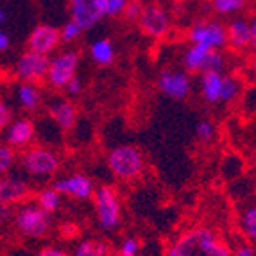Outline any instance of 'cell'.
Segmentation results:
<instances>
[{
	"mask_svg": "<svg viewBox=\"0 0 256 256\" xmlns=\"http://www.w3.org/2000/svg\"><path fill=\"white\" fill-rule=\"evenodd\" d=\"M165 256H231V248L215 230L194 226L168 244Z\"/></svg>",
	"mask_w": 256,
	"mask_h": 256,
	"instance_id": "cell-1",
	"label": "cell"
},
{
	"mask_svg": "<svg viewBox=\"0 0 256 256\" xmlns=\"http://www.w3.org/2000/svg\"><path fill=\"white\" fill-rule=\"evenodd\" d=\"M106 163L111 174L124 183H131V181L138 180L146 168L144 154L132 144H122V146L113 147L108 152Z\"/></svg>",
	"mask_w": 256,
	"mask_h": 256,
	"instance_id": "cell-2",
	"label": "cell"
},
{
	"mask_svg": "<svg viewBox=\"0 0 256 256\" xmlns=\"http://www.w3.org/2000/svg\"><path fill=\"white\" fill-rule=\"evenodd\" d=\"M92 201L98 228L104 231L118 230L122 224V201L115 188L110 184L97 186Z\"/></svg>",
	"mask_w": 256,
	"mask_h": 256,
	"instance_id": "cell-3",
	"label": "cell"
},
{
	"mask_svg": "<svg viewBox=\"0 0 256 256\" xmlns=\"http://www.w3.org/2000/svg\"><path fill=\"white\" fill-rule=\"evenodd\" d=\"M22 166L24 170L36 178H52L58 174L61 166L60 156L45 147H29L22 154Z\"/></svg>",
	"mask_w": 256,
	"mask_h": 256,
	"instance_id": "cell-4",
	"label": "cell"
},
{
	"mask_svg": "<svg viewBox=\"0 0 256 256\" xmlns=\"http://www.w3.org/2000/svg\"><path fill=\"white\" fill-rule=\"evenodd\" d=\"M79 60H81V56L76 50H66V52H61V54L54 56L50 60V63H48L47 79H45V81H47L54 90H64L66 84L77 76Z\"/></svg>",
	"mask_w": 256,
	"mask_h": 256,
	"instance_id": "cell-5",
	"label": "cell"
},
{
	"mask_svg": "<svg viewBox=\"0 0 256 256\" xmlns=\"http://www.w3.org/2000/svg\"><path fill=\"white\" fill-rule=\"evenodd\" d=\"M16 228L24 236L30 238H42L50 231L52 217L38 204H26L16 214Z\"/></svg>",
	"mask_w": 256,
	"mask_h": 256,
	"instance_id": "cell-6",
	"label": "cell"
},
{
	"mask_svg": "<svg viewBox=\"0 0 256 256\" xmlns=\"http://www.w3.org/2000/svg\"><path fill=\"white\" fill-rule=\"evenodd\" d=\"M138 27L146 36L152 40H162L165 38L172 30V18L163 6L156 4H146L144 11H142L140 18H138Z\"/></svg>",
	"mask_w": 256,
	"mask_h": 256,
	"instance_id": "cell-7",
	"label": "cell"
},
{
	"mask_svg": "<svg viewBox=\"0 0 256 256\" xmlns=\"http://www.w3.org/2000/svg\"><path fill=\"white\" fill-rule=\"evenodd\" d=\"M188 40L190 43L222 50L224 47H228L226 26L217 20H199L188 29Z\"/></svg>",
	"mask_w": 256,
	"mask_h": 256,
	"instance_id": "cell-8",
	"label": "cell"
},
{
	"mask_svg": "<svg viewBox=\"0 0 256 256\" xmlns=\"http://www.w3.org/2000/svg\"><path fill=\"white\" fill-rule=\"evenodd\" d=\"M50 58L45 54H38L27 48L24 54L20 56L16 66H14V74L22 82H30V84H40L47 79V70Z\"/></svg>",
	"mask_w": 256,
	"mask_h": 256,
	"instance_id": "cell-9",
	"label": "cell"
},
{
	"mask_svg": "<svg viewBox=\"0 0 256 256\" xmlns=\"http://www.w3.org/2000/svg\"><path fill=\"white\" fill-rule=\"evenodd\" d=\"M108 0H70V16L82 30H90L106 18Z\"/></svg>",
	"mask_w": 256,
	"mask_h": 256,
	"instance_id": "cell-10",
	"label": "cell"
},
{
	"mask_svg": "<svg viewBox=\"0 0 256 256\" xmlns=\"http://www.w3.org/2000/svg\"><path fill=\"white\" fill-rule=\"evenodd\" d=\"M158 90L172 100H184L192 94V79L184 70L165 68L160 72Z\"/></svg>",
	"mask_w": 256,
	"mask_h": 256,
	"instance_id": "cell-11",
	"label": "cell"
},
{
	"mask_svg": "<svg viewBox=\"0 0 256 256\" xmlns=\"http://www.w3.org/2000/svg\"><path fill=\"white\" fill-rule=\"evenodd\" d=\"M54 188L61 196H66L70 199H77V201H88L95 194V184L94 180L86 174H72L68 178L56 181Z\"/></svg>",
	"mask_w": 256,
	"mask_h": 256,
	"instance_id": "cell-12",
	"label": "cell"
},
{
	"mask_svg": "<svg viewBox=\"0 0 256 256\" xmlns=\"http://www.w3.org/2000/svg\"><path fill=\"white\" fill-rule=\"evenodd\" d=\"M60 43L61 36L58 27L48 26V24H40L30 30L29 38H27V48L32 52H38V54L48 56L58 48Z\"/></svg>",
	"mask_w": 256,
	"mask_h": 256,
	"instance_id": "cell-13",
	"label": "cell"
},
{
	"mask_svg": "<svg viewBox=\"0 0 256 256\" xmlns=\"http://www.w3.org/2000/svg\"><path fill=\"white\" fill-rule=\"evenodd\" d=\"M30 196H32V190L26 181L14 180V178L0 180V204L2 206L26 202L29 201Z\"/></svg>",
	"mask_w": 256,
	"mask_h": 256,
	"instance_id": "cell-14",
	"label": "cell"
},
{
	"mask_svg": "<svg viewBox=\"0 0 256 256\" xmlns=\"http://www.w3.org/2000/svg\"><path fill=\"white\" fill-rule=\"evenodd\" d=\"M48 116L54 120L56 126H58L61 131L68 132L77 126L79 110H77L76 104L70 102V100H60V102H54L48 106Z\"/></svg>",
	"mask_w": 256,
	"mask_h": 256,
	"instance_id": "cell-15",
	"label": "cell"
},
{
	"mask_svg": "<svg viewBox=\"0 0 256 256\" xmlns=\"http://www.w3.org/2000/svg\"><path fill=\"white\" fill-rule=\"evenodd\" d=\"M36 134V126L30 118H20L9 126L8 144L13 149H24L29 144H32Z\"/></svg>",
	"mask_w": 256,
	"mask_h": 256,
	"instance_id": "cell-16",
	"label": "cell"
},
{
	"mask_svg": "<svg viewBox=\"0 0 256 256\" xmlns=\"http://www.w3.org/2000/svg\"><path fill=\"white\" fill-rule=\"evenodd\" d=\"M228 47L233 50H246L249 48V22L244 18H235L226 26Z\"/></svg>",
	"mask_w": 256,
	"mask_h": 256,
	"instance_id": "cell-17",
	"label": "cell"
},
{
	"mask_svg": "<svg viewBox=\"0 0 256 256\" xmlns=\"http://www.w3.org/2000/svg\"><path fill=\"white\" fill-rule=\"evenodd\" d=\"M215 48H208L204 45L192 43L183 54V68L188 74H202L204 72L206 61H208L210 52Z\"/></svg>",
	"mask_w": 256,
	"mask_h": 256,
	"instance_id": "cell-18",
	"label": "cell"
},
{
	"mask_svg": "<svg viewBox=\"0 0 256 256\" xmlns=\"http://www.w3.org/2000/svg\"><path fill=\"white\" fill-rule=\"evenodd\" d=\"M222 72H202L201 74V95L208 104H220V90H222Z\"/></svg>",
	"mask_w": 256,
	"mask_h": 256,
	"instance_id": "cell-19",
	"label": "cell"
},
{
	"mask_svg": "<svg viewBox=\"0 0 256 256\" xmlns=\"http://www.w3.org/2000/svg\"><path fill=\"white\" fill-rule=\"evenodd\" d=\"M90 56L95 64H98V66H108V64H111L115 61V47H113L111 40H108V38L95 40L90 47Z\"/></svg>",
	"mask_w": 256,
	"mask_h": 256,
	"instance_id": "cell-20",
	"label": "cell"
},
{
	"mask_svg": "<svg viewBox=\"0 0 256 256\" xmlns=\"http://www.w3.org/2000/svg\"><path fill=\"white\" fill-rule=\"evenodd\" d=\"M18 98H20L22 108L29 113L36 111L42 104V97H40L38 84H30V82H22L18 88Z\"/></svg>",
	"mask_w": 256,
	"mask_h": 256,
	"instance_id": "cell-21",
	"label": "cell"
},
{
	"mask_svg": "<svg viewBox=\"0 0 256 256\" xmlns=\"http://www.w3.org/2000/svg\"><path fill=\"white\" fill-rule=\"evenodd\" d=\"M70 256H110V246L102 240H82Z\"/></svg>",
	"mask_w": 256,
	"mask_h": 256,
	"instance_id": "cell-22",
	"label": "cell"
},
{
	"mask_svg": "<svg viewBox=\"0 0 256 256\" xmlns=\"http://www.w3.org/2000/svg\"><path fill=\"white\" fill-rule=\"evenodd\" d=\"M36 204L42 210H45L47 214H54L61 206V194L58 192L54 186L45 188V190H42V192L36 196Z\"/></svg>",
	"mask_w": 256,
	"mask_h": 256,
	"instance_id": "cell-23",
	"label": "cell"
},
{
	"mask_svg": "<svg viewBox=\"0 0 256 256\" xmlns=\"http://www.w3.org/2000/svg\"><path fill=\"white\" fill-rule=\"evenodd\" d=\"M242 90V84L236 77L233 76H224L222 79V90H220V102L222 104H230L235 102V98L240 95Z\"/></svg>",
	"mask_w": 256,
	"mask_h": 256,
	"instance_id": "cell-24",
	"label": "cell"
},
{
	"mask_svg": "<svg viewBox=\"0 0 256 256\" xmlns=\"http://www.w3.org/2000/svg\"><path fill=\"white\" fill-rule=\"evenodd\" d=\"M212 9L217 14H235L248 6V0H210Z\"/></svg>",
	"mask_w": 256,
	"mask_h": 256,
	"instance_id": "cell-25",
	"label": "cell"
},
{
	"mask_svg": "<svg viewBox=\"0 0 256 256\" xmlns=\"http://www.w3.org/2000/svg\"><path fill=\"white\" fill-rule=\"evenodd\" d=\"M240 230L249 240H256V206H251L242 214Z\"/></svg>",
	"mask_w": 256,
	"mask_h": 256,
	"instance_id": "cell-26",
	"label": "cell"
},
{
	"mask_svg": "<svg viewBox=\"0 0 256 256\" xmlns=\"http://www.w3.org/2000/svg\"><path fill=\"white\" fill-rule=\"evenodd\" d=\"M215 132H217V131H215V126H214V122H212V120L202 118V120H199V122H197L196 136H197V140H199V142H202V144H210V142H214Z\"/></svg>",
	"mask_w": 256,
	"mask_h": 256,
	"instance_id": "cell-27",
	"label": "cell"
},
{
	"mask_svg": "<svg viewBox=\"0 0 256 256\" xmlns=\"http://www.w3.org/2000/svg\"><path fill=\"white\" fill-rule=\"evenodd\" d=\"M82 32H84V30H82L81 27L77 26V24L74 20H70V22H66V24H64V26L60 29L61 42H64V43H74V42H77V40L81 38Z\"/></svg>",
	"mask_w": 256,
	"mask_h": 256,
	"instance_id": "cell-28",
	"label": "cell"
},
{
	"mask_svg": "<svg viewBox=\"0 0 256 256\" xmlns=\"http://www.w3.org/2000/svg\"><path fill=\"white\" fill-rule=\"evenodd\" d=\"M226 66V58L222 54V50H212L206 61L204 72H222Z\"/></svg>",
	"mask_w": 256,
	"mask_h": 256,
	"instance_id": "cell-29",
	"label": "cell"
},
{
	"mask_svg": "<svg viewBox=\"0 0 256 256\" xmlns=\"http://www.w3.org/2000/svg\"><path fill=\"white\" fill-rule=\"evenodd\" d=\"M140 240L134 238V236H128V238L122 240L118 248V256H138L140 252Z\"/></svg>",
	"mask_w": 256,
	"mask_h": 256,
	"instance_id": "cell-30",
	"label": "cell"
},
{
	"mask_svg": "<svg viewBox=\"0 0 256 256\" xmlns=\"http://www.w3.org/2000/svg\"><path fill=\"white\" fill-rule=\"evenodd\" d=\"M14 149L11 146H0V174H6V172L13 166L14 163Z\"/></svg>",
	"mask_w": 256,
	"mask_h": 256,
	"instance_id": "cell-31",
	"label": "cell"
},
{
	"mask_svg": "<svg viewBox=\"0 0 256 256\" xmlns=\"http://www.w3.org/2000/svg\"><path fill=\"white\" fill-rule=\"evenodd\" d=\"M142 11H144V2H142V0H129L122 16L128 22H138Z\"/></svg>",
	"mask_w": 256,
	"mask_h": 256,
	"instance_id": "cell-32",
	"label": "cell"
},
{
	"mask_svg": "<svg viewBox=\"0 0 256 256\" xmlns=\"http://www.w3.org/2000/svg\"><path fill=\"white\" fill-rule=\"evenodd\" d=\"M129 0H108V9H106V16L116 18L122 16L126 6H128Z\"/></svg>",
	"mask_w": 256,
	"mask_h": 256,
	"instance_id": "cell-33",
	"label": "cell"
},
{
	"mask_svg": "<svg viewBox=\"0 0 256 256\" xmlns=\"http://www.w3.org/2000/svg\"><path fill=\"white\" fill-rule=\"evenodd\" d=\"M11 120H13V111H11V108L0 98V131L8 128V126L11 124Z\"/></svg>",
	"mask_w": 256,
	"mask_h": 256,
	"instance_id": "cell-34",
	"label": "cell"
},
{
	"mask_svg": "<svg viewBox=\"0 0 256 256\" xmlns=\"http://www.w3.org/2000/svg\"><path fill=\"white\" fill-rule=\"evenodd\" d=\"M231 256H256V251L251 244H238L235 249H231Z\"/></svg>",
	"mask_w": 256,
	"mask_h": 256,
	"instance_id": "cell-35",
	"label": "cell"
},
{
	"mask_svg": "<svg viewBox=\"0 0 256 256\" xmlns=\"http://www.w3.org/2000/svg\"><path fill=\"white\" fill-rule=\"evenodd\" d=\"M64 90L68 92L70 95H79L82 92V81L76 76L72 79V81H70L68 84H66V88H64Z\"/></svg>",
	"mask_w": 256,
	"mask_h": 256,
	"instance_id": "cell-36",
	"label": "cell"
},
{
	"mask_svg": "<svg viewBox=\"0 0 256 256\" xmlns=\"http://www.w3.org/2000/svg\"><path fill=\"white\" fill-rule=\"evenodd\" d=\"M38 256H70L66 251L58 248H43L42 251L38 252Z\"/></svg>",
	"mask_w": 256,
	"mask_h": 256,
	"instance_id": "cell-37",
	"label": "cell"
},
{
	"mask_svg": "<svg viewBox=\"0 0 256 256\" xmlns=\"http://www.w3.org/2000/svg\"><path fill=\"white\" fill-rule=\"evenodd\" d=\"M249 48L256 50V16L249 22Z\"/></svg>",
	"mask_w": 256,
	"mask_h": 256,
	"instance_id": "cell-38",
	"label": "cell"
},
{
	"mask_svg": "<svg viewBox=\"0 0 256 256\" xmlns=\"http://www.w3.org/2000/svg\"><path fill=\"white\" fill-rule=\"evenodd\" d=\"M9 45H11V42H9V36L6 34V32H0V52L8 50Z\"/></svg>",
	"mask_w": 256,
	"mask_h": 256,
	"instance_id": "cell-39",
	"label": "cell"
},
{
	"mask_svg": "<svg viewBox=\"0 0 256 256\" xmlns=\"http://www.w3.org/2000/svg\"><path fill=\"white\" fill-rule=\"evenodd\" d=\"M4 20V13H2V11H0V22Z\"/></svg>",
	"mask_w": 256,
	"mask_h": 256,
	"instance_id": "cell-40",
	"label": "cell"
},
{
	"mask_svg": "<svg viewBox=\"0 0 256 256\" xmlns=\"http://www.w3.org/2000/svg\"><path fill=\"white\" fill-rule=\"evenodd\" d=\"M199 2H210V0H199Z\"/></svg>",
	"mask_w": 256,
	"mask_h": 256,
	"instance_id": "cell-41",
	"label": "cell"
}]
</instances>
